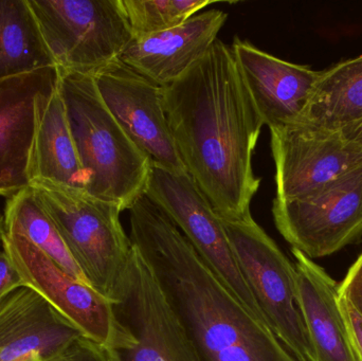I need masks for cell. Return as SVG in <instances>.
I'll use <instances>...</instances> for the list:
<instances>
[{"label": "cell", "instance_id": "4", "mask_svg": "<svg viewBox=\"0 0 362 361\" xmlns=\"http://www.w3.org/2000/svg\"><path fill=\"white\" fill-rule=\"evenodd\" d=\"M30 188L88 285L112 300L133 250L121 224L122 210L80 189L45 182H33Z\"/></svg>", "mask_w": 362, "mask_h": 361}, {"label": "cell", "instance_id": "14", "mask_svg": "<svg viewBox=\"0 0 362 361\" xmlns=\"http://www.w3.org/2000/svg\"><path fill=\"white\" fill-rule=\"evenodd\" d=\"M230 47L264 124L272 129L301 123L320 70L279 59L238 36Z\"/></svg>", "mask_w": 362, "mask_h": 361}, {"label": "cell", "instance_id": "11", "mask_svg": "<svg viewBox=\"0 0 362 361\" xmlns=\"http://www.w3.org/2000/svg\"><path fill=\"white\" fill-rule=\"evenodd\" d=\"M4 247L23 284L42 296L87 338L106 347L114 335L112 303L68 275L25 237L4 230Z\"/></svg>", "mask_w": 362, "mask_h": 361}, {"label": "cell", "instance_id": "21", "mask_svg": "<svg viewBox=\"0 0 362 361\" xmlns=\"http://www.w3.org/2000/svg\"><path fill=\"white\" fill-rule=\"evenodd\" d=\"M4 230L23 235L68 275L87 283L54 223L31 188L8 197L4 208Z\"/></svg>", "mask_w": 362, "mask_h": 361}, {"label": "cell", "instance_id": "17", "mask_svg": "<svg viewBox=\"0 0 362 361\" xmlns=\"http://www.w3.org/2000/svg\"><path fill=\"white\" fill-rule=\"evenodd\" d=\"M291 252L300 309L315 361H361L342 313L339 284L299 250Z\"/></svg>", "mask_w": 362, "mask_h": 361}, {"label": "cell", "instance_id": "2", "mask_svg": "<svg viewBox=\"0 0 362 361\" xmlns=\"http://www.w3.org/2000/svg\"><path fill=\"white\" fill-rule=\"evenodd\" d=\"M127 211L132 244L148 263L200 361H300L219 281L146 194Z\"/></svg>", "mask_w": 362, "mask_h": 361}, {"label": "cell", "instance_id": "20", "mask_svg": "<svg viewBox=\"0 0 362 361\" xmlns=\"http://www.w3.org/2000/svg\"><path fill=\"white\" fill-rule=\"evenodd\" d=\"M52 66L28 0H0V80Z\"/></svg>", "mask_w": 362, "mask_h": 361}, {"label": "cell", "instance_id": "26", "mask_svg": "<svg viewBox=\"0 0 362 361\" xmlns=\"http://www.w3.org/2000/svg\"><path fill=\"white\" fill-rule=\"evenodd\" d=\"M340 305H341L342 313H344L346 326L354 343L357 355L359 360L362 361V316L348 300L342 297H340Z\"/></svg>", "mask_w": 362, "mask_h": 361}, {"label": "cell", "instance_id": "25", "mask_svg": "<svg viewBox=\"0 0 362 361\" xmlns=\"http://www.w3.org/2000/svg\"><path fill=\"white\" fill-rule=\"evenodd\" d=\"M23 285L21 276L13 265L4 244H2L0 247V298Z\"/></svg>", "mask_w": 362, "mask_h": 361}, {"label": "cell", "instance_id": "10", "mask_svg": "<svg viewBox=\"0 0 362 361\" xmlns=\"http://www.w3.org/2000/svg\"><path fill=\"white\" fill-rule=\"evenodd\" d=\"M269 131L279 201L303 199L362 165V148L341 131L308 123Z\"/></svg>", "mask_w": 362, "mask_h": 361}, {"label": "cell", "instance_id": "12", "mask_svg": "<svg viewBox=\"0 0 362 361\" xmlns=\"http://www.w3.org/2000/svg\"><path fill=\"white\" fill-rule=\"evenodd\" d=\"M93 80L112 116L153 163L185 172L165 114L163 86L121 61L95 73Z\"/></svg>", "mask_w": 362, "mask_h": 361}, {"label": "cell", "instance_id": "15", "mask_svg": "<svg viewBox=\"0 0 362 361\" xmlns=\"http://www.w3.org/2000/svg\"><path fill=\"white\" fill-rule=\"evenodd\" d=\"M84 335L32 288L0 298V361H49Z\"/></svg>", "mask_w": 362, "mask_h": 361}, {"label": "cell", "instance_id": "5", "mask_svg": "<svg viewBox=\"0 0 362 361\" xmlns=\"http://www.w3.org/2000/svg\"><path fill=\"white\" fill-rule=\"evenodd\" d=\"M110 361H200L148 263L133 246L112 300Z\"/></svg>", "mask_w": 362, "mask_h": 361}, {"label": "cell", "instance_id": "13", "mask_svg": "<svg viewBox=\"0 0 362 361\" xmlns=\"http://www.w3.org/2000/svg\"><path fill=\"white\" fill-rule=\"evenodd\" d=\"M59 81L57 66L0 80V196L31 186L38 120Z\"/></svg>", "mask_w": 362, "mask_h": 361}, {"label": "cell", "instance_id": "8", "mask_svg": "<svg viewBox=\"0 0 362 361\" xmlns=\"http://www.w3.org/2000/svg\"><path fill=\"white\" fill-rule=\"evenodd\" d=\"M144 194L176 225L231 294L267 324L240 273L223 220L187 172L177 173L153 163Z\"/></svg>", "mask_w": 362, "mask_h": 361}, {"label": "cell", "instance_id": "7", "mask_svg": "<svg viewBox=\"0 0 362 361\" xmlns=\"http://www.w3.org/2000/svg\"><path fill=\"white\" fill-rule=\"evenodd\" d=\"M55 66L95 76L120 61L131 29L120 0H28Z\"/></svg>", "mask_w": 362, "mask_h": 361}, {"label": "cell", "instance_id": "1", "mask_svg": "<svg viewBox=\"0 0 362 361\" xmlns=\"http://www.w3.org/2000/svg\"><path fill=\"white\" fill-rule=\"evenodd\" d=\"M163 105L181 162L219 218L251 214L261 178L252 158L263 120L231 47L217 38L181 78L163 86Z\"/></svg>", "mask_w": 362, "mask_h": 361}, {"label": "cell", "instance_id": "16", "mask_svg": "<svg viewBox=\"0 0 362 361\" xmlns=\"http://www.w3.org/2000/svg\"><path fill=\"white\" fill-rule=\"evenodd\" d=\"M227 19V13L211 8L172 29L133 37L120 61L160 86L171 84L204 57Z\"/></svg>", "mask_w": 362, "mask_h": 361}, {"label": "cell", "instance_id": "22", "mask_svg": "<svg viewBox=\"0 0 362 361\" xmlns=\"http://www.w3.org/2000/svg\"><path fill=\"white\" fill-rule=\"evenodd\" d=\"M133 37L177 27L214 0H120Z\"/></svg>", "mask_w": 362, "mask_h": 361}, {"label": "cell", "instance_id": "6", "mask_svg": "<svg viewBox=\"0 0 362 361\" xmlns=\"http://www.w3.org/2000/svg\"><path fill=\"white\" fill-rule=\"evenodd\" d=\"M226 235L270 330L300 361H315L298 298L295 265L248 214L223 220Z\"/></svg>", "mask_w": 362, "mask_h": 361}, {"label": "cell", "instance_id": "9", "mask_svg": "<svg viewBox=\"0 0 362 361\" xmlns=\"http://www.w3.org/2000/svg\"><path fill=\"white\" fill-rule=\"evenodd\" d=\"M276 229L308 258L332 256L362 237V165L303 199L272 203Z\"/></svg>", "mask_w": 362, "mask_h": 361}, {"label": "cell", "instance_id": "24", "mask_svg": "<svg viewBox=\"0 0 362 361\" xmlns=\"http://www.w3.org/2000/svg\"><path fill=\"white\" fill-rule=\"evenodd\" d=\"M339 296L348 300L362 316V254L339 283Z\"/></svg>", "mask_w": 362, "mask_h": 361}, {"label": "cell", "instance_id": "28", "mask_svg": "<svg viewBox=\"0 0 362 361\" xmlns=\"http://www.w3.org/2000/svg\"><path fill=\"white\" fill-rule=\"evenodd\" d=\"M4 218H2V216H0V247H1L2 244H4Z\"/></svg>", "mask_w": 362, "mask_h": 361}, {"label": "cell", "instance_id": "27", "mask_svg": "<svg viewBox=\"0 0 362 361\" xmlns=\"http://www.w3.org/2000/svg\"><path fill=\"white\" fill-rule=\"evenodd\" d=\"M342 135L349 140L358 144L362 148V121L348 125L341 129Z\"/></svg>", "mask_w": 362, "mask_h": 361}, {"label": "cell", "instance_id": "19", "mask_svg": "<svg viewBox=\"0 0 362 361\" xmlns=\"http://www.w3.org/2000/svg\"><path fill=\"white\" fill-rule=\"evenodd\" d=\"M359 121H362V54L321 70L301 123L341 131Z\"/></svg>", "mask_w": 362, "mask_h": 361}, {"label": "cell", "instance_id": "23", "mask_svg": "<svg viewBox=\"0 0 362 361\" xmlns=\"http://www.w3.org/2000/svg\"><path fill=\"white\" fill-rule=\"evenodd\" d=\"M49 361H110V358L103 345L81 336L61 354Z\"/></svg>", "mask_w": 362, "mask_h": 361}, {"label": "cell", "instance_id": "3", "mask_svg": "<svg viewBox=\"0 0 362 361\" xmlns=\"http://www.w3.org/2000/svg\"><path fill=\"white\" fill-rule=\"evenodd\" d=\"M59 89L88 194L129 210L146 192L153 161L119 124L93 76L59 70Z\"/></svg>", "mask_w": 362, "mask_h": 361}, {"label": "cell", "instance_id": "18", "mask_svg": "<svg viewBox=\"0 0 362 361\" xmlns=\"http://www.w3.org/2000/svg\"><path fill=\"white\" fill-rule=\"evenodd\" d=\"M50 182L86 189L87 178L59 87L40 112L31 160V184Z\"/></svg>", "mask_w": 362, "mask_h": 361}]
</instances>
